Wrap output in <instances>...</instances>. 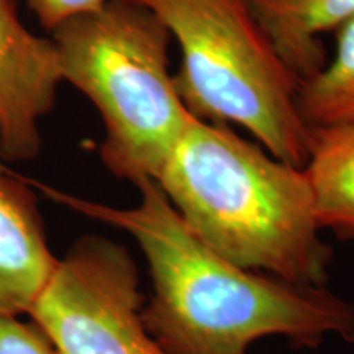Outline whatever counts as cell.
I'll list each match as a JSON object with an SVG mask.
<instances>
[{
  "mask_svg": "<svg viewBox=\"0 0 354 354\" xmlns=\"http://www.w3.org/2000/svg\"><path fill=\"white\" fill-rule=\"evenodd\" d=\"M66 209L130 234L153 292L143 307L149 333L169 354H246L266 336L318 346L331 335L354 343V304L328 289L245 269L215 253L177 214L156 180H143L138 205L118 209L30 180Z\"/></svg>",
  "mask_w": 354,
  "mask_h": 354,
  "instance_id": "1",
  "label": "cell"
},
{
  "mask_svg": "<svg viewBox=\"0 0 354 354\" xmlns=\"http://www.w3.org/2000/svg\"><path fill=\"white\" fill-rule=\"evenodd\" d=\"M156 183L196 236L225 259L302 286L328 281L302 167L264 151L228 125L192 117Z\"/></svg>",
  "mask_w": 354,
  "mask_h": 354,
  "instance_id": "2",
  "label": "cell"
},
{
  "mask_svg": "<svg viewBox=\"0 0 354 354\" xmlns=\"http://www.w3.org/2000/svg\"><path fill=\"white\" fill-rule=\"evenodd\" d=\"M50 33L63 81L104 123V166L133 185L156 180L192 118L169 71L166 25L135 0H107Z\"/></svg>",
  "mask_w": 354,
  "mask_h": 354,
  "instance_id": "3",
  "label": "cell"
},
{
  "mask_svg": "<svg viewBox=\"0 0 354 354\" xmlns=\"http://www.w3.org/2000/svg\"><path fill=\"white\" fill-rule=\"evenodd\" d=\"M180 48L174 82L201 120L238 125L269 154L295 167L312 130L297 109L299 81L274 50L248 0H135Z\"/></svg>",
  "mask_w": 354,
  "mask_h": 354,
  "instance_id": "4",
  "label": "cell"
},
{
  "mask_svg": "<svg viewBox=\"0 0 354 354\" xmlns=\"http://www.w3.org/2000/svg\"><path fill=\"white\" fill-rule=\"evenodd\" d=\"M140 272L131 254L107 238H79L26 318L57 354H169L143 318Z\"/></svg>",
  "mask_w": 354,
  "mask_h": 354,
  "instance_id": "5",
  "label": "cell"
},
{
  "mask_svg": "<svg viewBox=\"0 0 354 354\" xmlns=\"http://www.w3.org/2000/svg\"><path fill=\"white\" fill-rule=\"evenodd\" d=\"M63 81L56 44L25 28L15 0H0V159L32 161L41 151L39 122L55 109Z\"/></svg>",
  "mask_w": 354,
  "mask_h": 354,
  "instance_id": "6",
  "label": "cell"
},
{
  "mask_svg": "<svg viewBox=\"0 0 354 354\" xmlns=\"http://www.w3.org/2000/svg\"><path fill=\"white\" fill-rule=\"evenodd\" d=\"M57 261L35 187L0 165V315H28Z\"/></svg>",
  "mask_w": 354,
  "mask_h": 354,
  "instance_id": "7",
  "label": "cell"
},
{
  "mask_svg": "<svg viewBox=\"0 0 354 354\" xmlns=\"http://www.w3.org/2000/svg\"><path fill=\"white\" fill-rule=\"evenodd\" d=\"M299 84L326 64L323 35L354 17V0H248Z\"/></svg>",
  "mask_w": 354,
  "mask_h": 354,
  "instance_id": "8",
  "label": "cell"
},
{
  "mask_svg": "<svg viewBox=\"0 0 354 354\" xmlns=\"http://www.w3.org/2000/svg\"><path fill=\"white\" fill-rule=\"evenodd\" d=\"M302 167L320 230L354 240V125L310 128Z\"/></svg>",
  "mask_w": 354,
  "mask_h": 354,
  "instance_id": "9",
  "label": "cell"
},
{
  "mask_svg": "<svg viewBox=\"0 0 354 354\" xmlns=\"http://www.w3.org/2000/svg\"><path fill=\"white\" fill-rule=\"evenodd\" d=\"M335 35L331 63L299 84L297 109L308 128L354 125V17Z\"/></svg>",
  "mask_w": 354,
  "mask_h": 354,
  "instance_id": "10",
  "label": "cell"
},
{
  "mask_svg": "<svg viewBox=\"0 0 354 354\" xmlns=\"http://www.w3.org/2000/svg\"><path fill=\"white\" fill-rule=\"evenodd\" d=\"M0 354H57L37 323L0 315Z\"/></svg>",
  "mask_w": 354,
  "mask_h": 354,
  "instance_id": "11",
  "label": "cell"
},
{
  "mask_svg": "<svg viewBox=\"0 0 354 354\" xmlns=\"http://www.w3.org/2000/svg\"><path fill=\"white\" fill-rule=\"evenodd\" d=\"M107 0H25L37 20L48 32L79 13L95 10Z\"/></svg>",
  "mask_w": 354,
  "mask_h": 354,
  "instance_id": "12",
  "label": "cell"
}]
</instances>
